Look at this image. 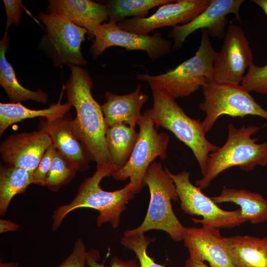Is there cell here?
I'll list each match as a JSON object with an SVG mask.
<instances>
[{
    "instance_id": "52a82bcc",
    "label": "cell",
    "mask_w": 267,
    "mask_h": 267,
    "mask_svg": "<svg viewBox=\"0 0 267 267\" xmlns=\"http://www.w3.org/2000/svg\"><path fill=\"white\" fill-rule=\"evenodd\" d=\"M202 88L204 100L199 107L206 113L201 122L205 134L223 115L241 118L253 115L267 119V110L258 104L250 91L242 85L214 82Z\"/></svg>"
},
{
    "instance_id": "e0dca14e",
    "label": "cell",
    "mask_w": 267,
    "mask_h": 267,
    "mask_svg": "<svg viewBox=\"0 0 267 267\" xmlns=\"http://www.w3.org/2000/svg\"><path fill=\"white\" fill-rule=\"evenodd\" d=\"M73 118L67 113L52 121L41 118L39 130L47 134L56 149L66 157L80 172L89 168L91 161L85 148L75 133Z\"/></svg>"
},
{
    "instance_id": "8992f818",
    "label": "cell",
    "mask_w": 267,
    "mask_h": 267,
    "mask_svg": "<svg viewBox=\"0 0 267 267\" xmlns=\"http://www.w3.org/2000/svg\"><path fill=\"white\" fill-rule=\"evenodd\" d=\"M170 172L164 169L161 163L150 164L144 178V183L148 186L150 194L146 215L140 225L124 234H144L156 229L165 231L176 241L183 240L185 227L173 210L172 201H177L179 198Z\"/></svg>"
},
{
    "instance_id": "30bf717a",
    "label": "cell",
    "mask_w": 267,
    "mask_h": 267,
    "mask_svg": "<svg viewBox=\"0 0 267 267\" xmlns=\"http://www.w3.org/2000/svg\"><path fill=\"white\" fill-rule=\"evenodd\" d=\"M190 174L185 171L177 174L170 172L184 213L202 217V219H192L193 222L219 229L230 228L245 222L240 209L226 211L220 208L200 187L191 183Z\"/></svg>"
},
{
    "instance_id": "9a60e30c",
    "label": "cell",
    "mask_w": 267,
    "mask_h": 267,
    "mask_svg": "<svg viewBox=\"0 0 267 267\" xmlns=\"http://www.w3.org/2000/svg\"><path fill=\"white\" fill-rule=\"evenodd\" d=\"M52 144L49 135L41 130L13 134L0 143L1 158L7 165L33 173Z\"/></svg>"
},
{
    "instance_id": "d4e9b609",
    "label": "cell",
    "mask_w": 267,
    "mask_h": 267,
    "mask_svg": "<svg viewBox=\"0 0 267 267\" xmlns=\"http://www.w3.org/2000/svg\"><path fill=\"white\" fill-rule=\"evenodd\" d=\"M33 182V172L22 168L0 165V215H4L12 199L24 192Z\"/></svg>"
},
{
    "instance_id": "836d02e7",
    "label": "cell",
    "mask_w": 267,
    "mask_h": 267,
    "mask_svg": "<svg viewBox=\"0 0 267 267\" xmlns=\"http://www.w3.org/2000/svg\"><path fill=\"white\" fill-rule=\"evenodd\" d=\"M20 225L11 221L5 219L0 220V233H3L8 231L17 230Z\"/></svg>"
},
{
    "instance_id": "484cf974",
    "label": "cell",
    "mask_w": 267,
    "mask_h": 267,
    "mask_svg": "<svg viewBox=\"0 0 267 267\" xmlns=\"http://www.w3.org/2000/svg\"><path fill=\"white\" fill-rule=\"evenodd\" d=\"M175 0H109L105 2L109 21L118 23L128 17H146L149 11Z\"/></svg>"
},
{
    "instance_id": "cb8c5ba5",
    "label": "cell",
    "mask_w": 267,
    "mask_h": 267,
    "mask_svg": "<svg viewBox=\"0 0 267 267\" xmlns=\"http://www.w3.org/2000/svg\"><path fill=\"white\" fill-rule=\"evenodd\" d=\"M138 135L135 128L121 123L108 128L106 141L111 162L117 168H122L129 160Z\"/></svg>"
},
{
    "instance_id": "ffe728a7",
    "label": "cell",
    "mask_w": 267,
    "mask_h": 267,
    "mask_svg": "<svg viewBox=\"0 0 267 267\" xmlns=\"http://www.w3.org/2000/svg\"><path fill=\"white\" fill-rule=\"evenodd\" d=\"M227 251L235 267H267V238L250 235L224 237Z\"/></svg>"
},
{
    "instance_id": "7a4b0ae2",
    "label": "cell",
    "mask_w": 267,
    "mask_h": 267,
    "mask_svg": "<svg viewBox=\"0 0 267 267\" xmlns=\"http://www.w3.org/2000/svg\"><path fill=\"white\" fill-rule=\"evenodd\" d=\"M117 171L112 163L96 169L90 177L86 178L78 188L74 199L68 204L58 206L52 215V230L59 227L65 218L71 212L81 208L97 210L99 214L96 224L101 227L109 222L112 227H118L120 217L126 208L127 203L135 193L133 185L128 183L123 188L112 191L103 190L100 185L101 180Z\"/></svg>"
},
{
    "instance_id": "603a6c76",
    "label": "cell",
    "mask_w": 267,
    "mask_h": 267,
    "mask_svg": "<svg viewBox=\"0 0 267 267\" xmlns=\"http://www.w3.org/2000/svg\"><path fill=\"white\" fill-rule=\"evenodd\" d=\"M64 90L63 86L61 96L57 103L52 104L48 108L43 109H29L21 103H0V136L9 127L25 119L41 117L45 118L48 121H52L66 114L72 106L67 102L64 104L61 103Z\"/></svg>"
},
{
    "instance_id": "4dcf8cb0",
    "label": "cell",
    "mask_w": 267,
    "mask_h": 267,
    "mask_svg": "<svg viewBox=\"0 0 267 267\" xmlns=\"http://www.w3.org/2000/svg\"><path fill=\"white\" fill-rule=\"evenodd\" d=\"M55 150V146L52 144L45 152L39 165L33 173L34 184L46 186L47 176Z\"/></svg>"
},
{
    "instance_id": "4fadbf2b",
    "label": "cell",
    "mask_w": 267,
    "mask_h": 267,
    "mask_svg": "<svg viewBox=\"0 0 267 267\" xmlns=\"http://www.w3.org/2000/svg\"><path fill=\"white\" fill-rule=\"evenodd\" d=\"M210 0H175L160 5L153 14L145 18H125L117 23L122 29L141 35L154 30L187 24L201 13Z\"/></svg>"
},
{
    "instance_id": "d590c367",
    "label": "cell",
    "mask_w": 267,
    "mask_h": 267,
    "mask_svg": "<svg viewBox=\"0 0 267 267\" xmlns=\"http://www.w3.org/2000/svg\"><path fill=\"white\" fill-rule=\"evenodd\" d=\"M252 1L259 6L267 16V0H253Z\"/></svg>"
},
{
    "instance_id": "5b68a950",
    "label": "cell",
    "mask_w": 267,
    "mask_h": 267,
    "mask_svg": "<svg viewBox=\"0 0 267 267\" xmlns=\"http://www.w3.org/2000/svg\"><path fill=\"white\" fill-rule=\"evenodd\" d=\"M153 104L147 109L156 128L161 127L172 132L192 151L204 176L209 155L219 147L209 141L205 136L199 119L189 117L175 99L150 86Z\"/></svg>"
},
{
    "instance_id": "3957f363",
    "label": "cell",
    "mask_w": 267,
    "mask_h": 267,
    "mask_svg": "<svg viewBox=\"0 0 267 267\" xmlns=\"http://www.w3.org/2000/svg\"><path fill=\"white\" fill-rule=\"evenodd\" d=\"M260 129L252 125L236 129L230 123L225 143L209 154L206 174L195 181V185L201 189L207 188L221 173L232 167L238 166L240 170L249 172L257 166H267V142L257 143L258 139L251 137Z\"/></svg>"
},
{
    "instance_id": "ba28073f",
    "label": "cell",
    "mask_w": 267,
    "mask_h": 267,
    "mask_svg": "<svg viewBox=\"0 0 267 267\" xmlns=\"http://www.w3.org/2000/svg\"><path fill=\"white\" fill-rule=\"evenodd\" d=\"M138 126V137L129 160L112 175L118 180L129 178L135 193L145 186L144 178L150 164L157 157L163 160L167 158L170 141L168 134L157 131L148 110L142 114Z\"/></svg>"
},
{
    "instance_id": "9c48e42d",
    "label": "cell",
    "mask_w": 267,
    "mask_h": 267,
    "mask_svg": "<svg viewBox=\"0 0 267 267\" xmlns=\"http://www.w3.org/2000/svg\"><path fill=\"white\" fill-rule=\"evenodd\" d=\"M39 18L46 30L41 46L48 54L55 66L87 64L81 51L82 43L88 34L85 28L55 13L40 12Z\"/></svg>"
},
{
    "instance_id": "8fae6325",
    "label": "cell",
    "mask_w": 267,
    "mask_h": 267,
    "mask_svg": "<svg viewBox=\"0 0 267 267\" xmlns=\"http://www.w3.org/2000/svg\"><path fill=\"white\" fill-rule=\"evenodd\" d=\"M253 64V53L244 31L230 22L221 50L216 52L214 60V82L240 85L246 70Z\"/></svg>"
},
{
    "instance_id": "1f68e13d",
    "label": "cell",
    "mask_w": 267,
    "mask_h": 267,
    "mask_svg": "<svg viewBox=\"0 0 267 267\" xmlns=\"http://www.w3.org/2000/svg\"><path fill=\"white\" fill-rule=\"evenodd\" d=\"M99 252L95 250L88 252L87 265L89 267H106L102 264L98 263ZM110 267H140L135 260L123 261L118 257H113L110 262Z\"/></svg>"
},
{
    "instance_id": "f1b7e54d",
    "label": "cell",
    "mask_w": 267,
    "mask_h": 267,
    "mask_svg": "<svg viewBox=\"0 0 267 267\" xmlns=\"http://www.w3.org/2000/svg\"><path fill=\"white\" fill-rule=\"evenodd\" d=\"M241 85L249 91L267 94V64L259 66L254 64L248 69Z\"/></svg>"
},
{
    "instance_id": "44dd1931",
    "label": "cell",
    "mask_w": 267,
    "mask_h": 267,
    "mask_svg": "<svg viewBox=\"0 0 267 267\" xmlns=\"http://www.w3.org/2000/svg\"><path fill=\"white\" fill-rule=\"evenodd\" d=\"M9 38L5 30L0 42V85L4 89L10 103H21L32 100L41 103L48 100L47 94L41 89L33 91L24 87L18 82L10 63L5 56Z\"/></svg>"
},
{
    "instance_id": "5bb4252c",
    "label": "cell",
    "mask_w": 267,
    "mask_h": 267,
    "mask_svg": "<svg viewBox=\"0 0 267 267\" xmlns=\"http://www.w3.org/2000/svg\"><path fill=\"white\" fill-rule=\"evenodd\" d=\"M244 2L243 0H210L208 6L192 21L173 27L169 33L174 41L172 49L180 48L187 37L199 29H206L209 36L224 38L227 16L233 14L240 21L239 9Z\"/></svg>"
},
{
    "instance_id": "74e56055",
    "label": "cell",
    "mask_w": 267,
    "mask_h": 267,
    "mask_svg": "<svg viewBox=\"0 0 267 267\" xmlns=\"http://www.w3.org/2000/svg\"></svg>"
},
{
    "instance_id": "83f0119b",
    "label": "cell",
    "mask_w": 267,
    "mask_h": 267,
    "mask_svg": "<svg viewBox=\"0 0 267 267\" xmlns=\"http://www.w3.org/2000/svg\"><path fill=\"white\" fill-rule=\"evenodd\" d=\"M154 239L146 236L144 234H124L121 243L127 248L132 250L138 260L140 267H165L156 263L147 253V248Z\"/></svg>"
},
{
    "instance_id": "d6a6232c",
    "label": "cell",
    "mask_w": 267,
    "mask_h": 267,
    "mask_svg": "<svg viewBox=\"0 0 267 267\" xmlns=\"http://www.w3.org/2000/svg\"><path fill=\"white\" fill-rule=\"evenodd\" d=\"M6 15V24L5 30H8L11 25L17 26L20 22L21 16V9L23 7L21 0H3Z\"/></svg>"
},
{
    "instance_id": "2e32d148",
    "label": "cell",
    "mask_w": 267,
    "mask_h": 267,
    "mask_svg": "<svg viewBox=\"0 0 267 267\" xmlns=\"http://www.w3.org/2000/svg\"><path fill=\"white\" fill-rule=\"evenodd\" d=\"M182 241L190 258L207 261L211 267H235L219 228L204 225L185 227Z\"/></svg>"
},
{
    "instance_id": "ac0fdd59",
    "label": "cell",
    "mask_w": 267,
    "mask_h": 267,
    "mask_svg": "<svg viewBox=\"0 0 267 267\" xmlns=\"http://www.w3.org/2000/svg\"><path fill=\"white\" fill-rule=\"evenodd\" d=\"M46 11L62 15L85 28L89 39L94 38L99 27L109 20L105 4L90 0H50Z\"/></svg>"
},
{
    "instance_id": "7c38bea8",
    "label": "cell",
    "mask_w": 267,
    "mask_h": 267,
    "mask_svg": "<svg viewBox=\"0 0 267 267\" xmlns=\"http://www.w3.org/2000/svg\"><path fill=\"white\" fill-rule=\"evenodd\" d=\"M115 46L127 50L144 51L152 60L162 57L172 49L170 41L164 38L158 31L152 35H141L124 30L113 22H104L95 33L90 48L92 58L95 59L107 48Z\"/></svg>"
},
{
    "instance_id": "e575fe53",
    "label": "cell",
    "mask_w": 267,
    "mask_h": 267,
    "mask_svg": "<svg viewBox=\"0 0 267 267\" xmlns=\"http://www.w3.org/2000/svg\"><path fill=\"white\" fill-rule=\"evenodd\" d=\"M184 267H209L204 262L189 257L186 261Z\"/></svg>"
},
{
    "instance_id": "8d00e7d4",
    "label": "cell",
    "mask_w": 267,
    "mask_h": 267,
    "mask_svg": "<svg viewBox=\"0 0 267 267\" xmlns=\"http://www.w3.org/2000/svg\"><path fill=\"white\" fill-rule=\"evenodd\" d=\"M18 263L14 262L3 263L0 262V267H19Z\"/></svg>"
},
{
    "instance_id": "277c9868",
    "label": "cell",
    "mask_w": 267,
    "mask_h": 267,
    "mask_svg": "<svg viewBox=\"0 0 267 267\" xmlns=\"http://www.w3.org/2000/svg\"><path fill=\"white\" fill-rule=\"evenodd\" d=\"M216 52L207 31L202 29L200 44L194 56L165 73L137 74L136 77L175 99L189 96L200 87L214 82L213 62Z\"/></svg>"
},
{
    "instance_id": "f546056e",
    "label": "cell",
    "mask_w": 267,
    "mask_h": 267,
    "mask_svg": "<svg viewBox=\"0 0 267 267\" xmlns=\"http://www.w3.org/2000/svg\"><path fill=\"white\" fill-rule=\"evenodd\" d=\"M87 255L83 241L78 239L70 254L57 267H87Z\"/></svg>"
},
{
    "instance_id": "6da1fadb",
    "label": "cell",
    "mask_w": 267,
    "mask_h": 267,
    "mask_svg": "<svg viewBox=\"0 0 267 267\" xmlns=\"http://www.w3.org/2000/svg\"><path fill=\"white\" fill-rule=\"evenodd\" d=\"M71 70L69 79L63 86L67 102L74 107L76 116L72 121L75 133L96 169L111 163L106 141L107 127L101 105L91 90L93 81L87 70L80 66L68 65Z\"/></svg>"
},
{
    "instance_id": "7402d4cb",
    "label": "cell",
    "mask_w": 267,
    "mask_h": 267,
    "mask_svg": "<svg viewBox=\"0 0 267 267\" xmlns=\"http://www.w3.org/2000/svg\"><path fill=\"white\" fill-rule=\"evenodd\" d=\"M211 198L216 204L231 202L239 206L245 222L259 223L267 221V199L259 193L224 187L219 195Z\"/></svg>"
},
{
    "instance_id": "d6986e66",
    "label": "cell",
    "mask_w": 267,
    "mask_h": 267,
    "mask_svg": "<svg viewBox=\"0 0 267 267\" xmlns=\"http://www.w3.org/2000/svg\"><path fill=\"white\" fill-rule=\"evenodd\" d=\"M104 96L106 101L101 107L107 128L121 123L133 128L138 125L141 108L148 99L140 84L130 93L118 95L106 91Z\"/></svg>"
},
{
    "instance_id": "4316f807",
    "label": "cell",
    "mask_w": 267,
    "mask_h": 267,
    "mask_svg": "<svg viewBox=\"0 0 267 267\" xmlns=\"http://www.w3.org/2000/svg\"><path fill=\"white\" fill-rule=\"evenodd\" d=\"M77 171L75 166L56 148L45 186L49 190L56 192L63 185L69 183Z\"/></svg>"
}]
</instances>
